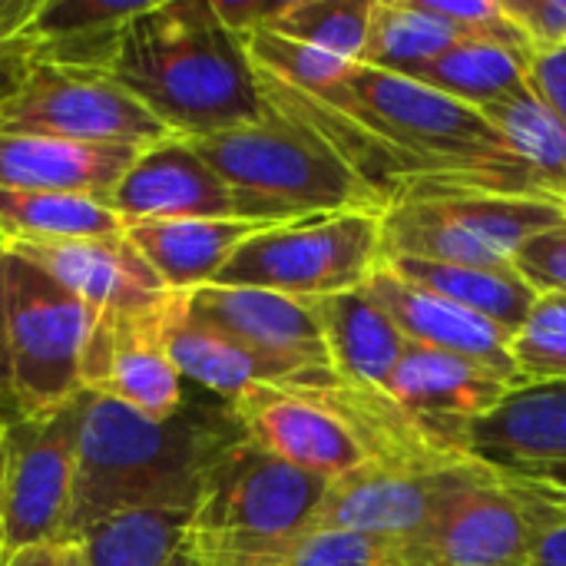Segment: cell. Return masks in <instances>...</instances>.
I'll list each match as a JSON object with an SVG mask.
<instances>
[{
	"mask_svg": "<svg viewBox=\"0 0 566 566\" xmlns=\"http://www.w3.org/2000/svg\"><path fill=\"white\" fill-rule=\"evenodd\" d=\"M245 438L232 405L192 398L169 418H146L80 395L76 481L66 541L129 511H196L216 464Z\"/></svg>",
	"mask_w": 566,
	"mask_h": 566,
	"instance_id": "cell-1",
	"label": "cell"
},
{
	"mask_svg": "<svg viewBox=\"0 0 566 566\" xmlns=\"http://www.w3.org/2000/svg\"><path fill=\"white\" fill-rule=\"evenodd\" d=\"M464 454L494 464H564L566 381L514 388L464 431Z\"/></svg>",
	"mask_w": 566,
	"mask_h": 566,
	"instance_id": "cell-21",
	"label": "cell"
},
{
	"mask_svg": "<svg viewBox=\"0 0 566 566\" xmlns=\"http://www.w3.org/2000/svg\"><path fill=\"white\" fill-rule=\"evenodd\" d=\"M0 298L20 418L73 405L83 395L80 361L96 312L7 249H0Z\"/></svg>",
	"mask_w": 566,
	"mask_h": 566,
	"instance_id": "cell-5",
	"label": "cell"
},
{
	"mask_svg": "<svg viewBox=\"0 0 566 566\" xmlns=\"http://www.w3.org/2000/svg\"><path fill=\"white\" fill-rule=\"evenodd\" d=\"M531 56L534 53H524L514 46L461 36L438 60L421 66L411 80H418L451 99H461L474 109H488L527 86Z\"/></svg>",
	"mask_w": 566,
	"mask_h": 566,
	"instance_id": "cell-28",
	"label": "cell"
},
{
	"mask_svg": "<svg viewBox=\"0 0 566 566\" xmlns=\"http://www.w3.org/2000/svg\"><path fill=\"white\" fill-rule=\"evenodd\" d=\"M395 275L415 282L441 298L458 302L461 308L497 322L507 332H521L531 308L537 305V292L514 269H478V265H444L421 259H385Z\"/></svg>",
	"mask_w": 566,
	"mask_h": 566,
	"instance_id": "cell-26",
	"label": "cell"
},
{
	"mask_svg": "<svg viewBox=\"0 0 566 566\" xmlns=\"http://www.w3.org/2000/svg\"><path fill=\"white\" fill-rule=\"evenodd\" d=\"M3 484H7V428H0V524H3Z\"/></svg>",
	"mask_w": 566,
	"mask_h": 566,
	"instance_id": "cell-46",
	"label": "cell"
},
{
	"mask_svg": "<svg viewBox=\"0 0 566 566\" xmlns=\"http://www.w3.org/2000/svg\"><path fill=\"white\" fill-rule=\"evenodd\" d=\"M76 431L80 398L46 418H20L7 428L0 554L66 541L76 481Z\"/></svg>",
	"mask_w": 566,
	"mask_h": 566,
	"instance_id": "cell-9",
	"label": "cell"
},
{
	"mask_svg": "<svg viewBox=\"0 0 566 566\" xmlns=\"http://www.w3.org/2000/svg\"><path fill=\"white\" fill-rule=\"evenodd\" d=\"M20 421L17 395H13V368H10V345H7V322H3V298H0V428Z\"/></svg>",
	"mask_w": 566,
	"mask_h": 566,
	"instance_id": "cell-42",
	"label": "cell"
},
{
	"mask_svg": "<svg viewBox=\"0 0 566 566\" xmlns=\"http://www.w3.org/2000/svg\"><path fill=\"white\" fill-rule=\"evenodd\" d=\"M109 73L179 139L265 116L245 40L219 20L212 0H149L123 27Z\"/></svg>",
	"mask_w": 566,
	"mask_h": 566,
	"instance_id": "cell-2",
	"label": "cell"
},
{
	"mask_svg": "<svg viewBox=\"0 0 566 566\" xmlns=\"http://www.w3.org/2000/svg\"><path fill=\"white\" fill-rule=\"evenodd\" d=\"M517 501L527 504V511L534 517L531 566H566V517L547 511V507H541V504H534V501H527V497H517Z\"/></svg>",
	"mask_w": 566,
	"mask_h": 566,
	"instance_id": "cell-40",
	"label": "cell"
},
{
	"mask_svg": "<svg viewBox=\"0 0 566 566\" xmlns=\"http://www.w3.org/2000/svg\"><path fill=\"white\" fill-rule=\"evenodd\" d=\"M325 491V478L305 474L242 441L209 474L192 511V537L212 544L289 541L312 527Z\"/></svg>",
	"mask_w": 566,
	"mask_h": 566,
	"instance_id": "cell-7",
	"label": "cell"
},
{
	"mask_svg": "<svg viewBox=\"0 0 566 566\" xmlns=\"http://www.w3.org/2000/svg\"><path fill=\"white\" fill-rule=\"evenodd\" d=\"M534 50L566 46V0H504Z\"/></svg>",
	"mask_w": 566,
	"mask_h": 566,
	"instance_id": "cell-37",
	"label": "cell"
},
{
	"mask_svg": "<svg viewBox=\"0 0 566 566\" xmlns=\"http://www.w3.org/2000/svg\"><path fill=\"white\" fill-rule=\"evenodd\" d=\"M514 388L521 385L478 361L408 342L381 391L444 454H464L468 424L491 415Z\"/></svg>",
	"mask_w": 566,
	"mask_h": 566,
	"instance_id": "cell-12",
	"label": "cell"
},
{
	"mask_svg": "<svg viewBox=\"0 0 566 566\" xmlns=\"http://www.w3.org/2000/svg\"><path fill=\"white\" fill-rule=\"evenodd\" d=\"M166 352L182 381L199 385L206 395L232 405L252 388H318L338 381L332 368H308L285 358L262 355L232 335L199 322L182 292H172L166 315Z\"/></svg>",
	"mask_w": 566,
	"mask_h": 566,
	"instance_id": "cell-16",
	"label": "cell"
},
{
	"mask_svg": "<svg viewBox=\"0 0 566 566\" xmlns=\"http://www.w3.org/2000/svg\"><path fill=\"white\" fill-rule=\"evenodd\" d=\"M308 302L318 318L328 368L335 371V378L352 388L381 391L408 348L395 322L368 298L365 289Z\"/></svg>",
	"mask_w": 566,
	"mask_h": 566,
	"instance_id": "cell-24",
	"label": "cell"
},
{
	"mask_svg": "<svg viewBox=\"0 0 566 566\" xmlns=\"http://www.w3.org/2000/svg\"><path fill=\"white\" fill-rule=\"evenodd\" d=\"M0 133L56 136L86 146L146 149L172 133L113 76L33 63L0 106Z\"/></svg>",
	"mask_w": 566,
	"mask_h": 566,
	"instance_id": "cell-8",
	"label": "cell"
},
{
	"mask_svg": "<svg viewBox=\"0 0 566 566\" xmlns=\"http://www.w3.org/2000/svg\"><path fill=\"white\" fill-rule=\"evenodd\" d=\"M468 458H471V454H468ZM471 461H474V468H478L484 478H491L497 488H504V491H511V494H517V497H527V501H534V504H541V507H547V511L566 517V491H560V488H554V484H547V481H541V478L517 474V471H511V468H504V464H494V461H481V458H471Z\"/></svg>",
	"mask_w": 566,
	"mask_h": 566,
	"instance_id": "cell-39",
	"label": "cell"
},
{
	"mask_svg": "<svg viewBox=\"0 0 566 566\" xmlns=\"http://www.w3.org/2000/svg\"><path fill=\"white\" fill-rule=\"evenodd\" d=\"M328 106L342 109L388 146L408 166V179L524 169L484 109L451 99L411 76L358 63L342 99Z\"/></svg>",
	"mask_w": 566,
	"mask_h": 566,
	"instance_id": "cell-4",
	"label": "cell"
},
{
	"mask_svg": "<svg viewBox=\"0 0 566 566\" xmlns=\"http://www.w3.org/2000/svg\"><path fill=\"white\" fill-rule=\"evenodd\" d=\"M245 50L262 73H269L279 83H285L298 93H308L322 103H338L352 80V70L358 66V63L338 60L332 53H322L308 43L289 40L275 30L249 33Z\"/></svg>",
	"mask_w": 566,
	"mask_h": 566,
	"instance_id": "cell-32",
	"label": "cell"
},
{
	"mask_svg": "<svg viewBox=\"0 0 566 566\" xmlns=\"http://www.w3.org/2000/svg\"><path fill=\"white\" fill-rule=\"evenodd\" d=\"M53 566H90L80 541H60L53 544Z\"/></svg>",
	"mask_w": 566,
	"mask_h": 566,
	"instance_id": "cell-45",
	"label": "cell"
},
{
	"mask_svg": "<svg viewBox=\"0 0 566 566\" xmlns=\"http://www.w3.org/2000/svg\"><path fill=\"white\" fill-rule=\"evenodd\" d=\"M119 232L123 219L103 199L0 189V245H53Z\"/></svg>",
	"mask_w": 566,
	"mask_h": 566,
	"instance_id": "cell-27",
	"label": "cell"
},
{
	"mask_svg": "<svg viewBox=\"0 0 566 566\" xmlns=\"http://www.w3.org/2000/svg\"><path fill=\"white\" fill-rule=\"evenodd\" d=\"M269 229L249 219H159V222H123L126 239L146 259L169 292H192L212 285L232 252Z\"/></svg>",
	"mask_w": 566,
	"mask_h": 566,
	"instance_id": "cell-22",
	"label": "cell"
},
{
	"mask_svg": "<svg viewBox=\"0 0 566 566\" xmlns=\"http://www.w3.org/2000/svg\"><path fill=\"white\" fill-rule=\"evenodd\" d=\"M461 461L454 464L368 461L348 471L345 478L328 481V491L308 531L415 537L428 524L444 488L461 471Z\"/></svg>",
	"mask_w": 566,
	"mask_h": 566,
	"instance_id": "cell-14",
	"label": "cell"
},
{
	"mask_svg": "<svg viewBox=\"0 0 566 566\" xmlns=\"http://www.w3.org/2000/svg\"><path fill=\"white\" fill-rule=\"evenodd\" d=\"M504 468H511V464H504ZM511 471L527 474V478H541V481H547V484L566 491V461L564 464H514Z\"/></svg>",
	"mask_w": 566,
	"mask_h": 566,
	"instance_id": "cell-43",
	"label": "cell"
},
{
	"mask_svg": "<svg viewBox=\"0 0 566 566\" xmlns=\"http://www.w3.org/2000/svg\"><path fill=\"white\" fill-rule=\"evenodd\" d=\"M375 0H285L265 27L348 63L365 60Z\"/></svg>",
	"mask_w": 566,
	"mask_h": 566,
	"instance_id": "cell-31",
	"label": "cell"
},
{
	"mask_svg": "<svg viewBox=\"0 0 566 566\" xmlns=\"http://www.w3.org/2000/svg\"><path fill=\"white\" fill-rule=\"evenodd\" d=\"M172 292L153 305L96 312L80 381L83 395L106 398L146 418H169L182 401V375L166 352V315Z\"/></svg>",
	"mask_w": 566,
	"mask_h": 566,
	"instance_id": "cell-11",
	"label": "cell"
},
{
	"mask_svg": "<svg viewBox=\"0 0 566 566\" xmlns=\"http://www.w3.org/2000/svg\"><path fill=\"white\" fill-rule=\"evenodd\" d=\"M0 249L33 262L70 295L86 302L93 312L139 308L169 295V289L146 265V259L136 252L126 232L53 242V245H0Z\"/></svg>",
	"mask_w": 566,
	"mask_h": 566,
	"instance_id": "cell-19",
	"label": "cell"
},
{
	"mask_svg": "<svg viewBox=\"0 0 566 566\" xmlns=\"http://www.w3.org/2000/svg\"><path fill=\"white\" fill-rule=\"evenodd\" d=\"M458 40L461 36L444 20L428 13L421 0H375L361 63L398 76H415Z\"/></svg>",
	"mask_w": 566,
	"mask_h": 566,
	"instance_id": "cell-29",
	"label": "cell"
},
{
	"mask_svg": "<svg viewBox=\"0 0 566 566\" xmlns=\"http://www.w3.org/2000/svg\"><path fill=\"white\" fill-rule=\"evenodd\" d=\"M189 146L239 192L252 222L282 226L308 216L388 209L385 196L325 136L269 103L259 123L209 133Z\"/></svg>",
	"mask_w": 566,
	"mask_h": 566,
	"instance_id": "cell-3",
	"label": "cell"
},
{
	"mask_svg": "<svg viewBox=\"0 0 566 566\" xmlns=\"http://www.w3.org/2000/svg\"><path fill=\"white\" fill-rule=\"evenodd\" d=\"M0 557H3V554H0Z\"/></svg>",
	"mask_w": 566,
	"mask_h": 566,
	"instance_id": "cell-47",
	"label": "cell"
},
{
	"mask_svg": "<svg viewBox=\"0 0 566 566\" xmlns=\"http://www.w3.org/2000/svg\"><path fill=\"white\" fill-rule=\"evenodd\" d=\"M182 298L199 322L232 335L235 342L262 355L308 368H328L325 338L308 298H292L249 285H202L182 292Z\"/></svg>",
	"mask_w": 566,
	"mask_h": 566,
	"instance_id": "cell-18",
	"label": "cell"
},
{
	"mask_svg": "<svg viewBox=\"0 0 566 566\" xmlns=\"http://www.w3.org/2000/svg\"><path fill=\"white\" fill-rule=\"evenodd\" d=\"M527 86L566 129V46L534 50L531 70H527Z\"/></svg>",
	"mask_w": 566,
	"mask_h": 566,
	"instance_id": "cell-38",
	"label": "cell"
},
{
	"mask_svg": "<svg viewBox=\"0 0 566 566\" xmlns=\"http://www.w3.org/2000/svg\"><path fill=\"white\" fill-rule=\"evenodd\" d=\"M143 149L86 146L56 136L0 133V189L73 192L109 202L116 182Z\"/></svg>",
	"mask_w": 566,
	"mask_h": 566,
	"instance_id": "cell-20",
	"label": "cell"
},
{
	"mask_svg": "<svg viewBox=\"0 0 566 566\" xmlns=\"http://www.w3.org/2000/svg\"><path fill=\"white\" fill-rule=\"evenodd\" d=\"M428 13L444 20L464 40H488L501 46H514L534 53L527 33L514 20L504 0H421Z\"/></svg>",
	"mask_w": 566,
	"mask_h": 566,
	"instance_id": "cell-34",
	"label": "cell"
},
{
	"mask_svg": "<svg viewBox=\"0 0 566 566\" xmlns=\"http://www.w3.org/2000/svg\"><path fill=\"white\" fill-rule=\"evenodd\" d=\"M511 352L524 385L566 381V295L537 298Z\"/></svg>",
	"mask_w": 566,
	"mask_h": 566,
	"instance_id": "cell-33",
	"label": "cell"
},
{
	"mask_svg": "<svg viewBox=\"0 0 566 566\" xmlns=\"http://www.w3.org/2000/svg\"><path fill=\"white\" fill-rule=\"evenodd\" d=\"M511 269L537 295H566V222L527 239L514 252Z\"/></svg>",
	"mask_w": 566,
	"mask_h": 566,
	"instance_id": "cell-35",
	"label": "cell"
},
{
	"mask_svg": "<svg viewBox=\"0 0 566 566\" xmlns=\"http://www.w3.org/2000/svg\"><path fill=\"white\" fill-rule=\"evenodd\" d=\"M90 566H199L189 511H129L76 537Z\"/></svg>",
	"mask_w": 566,
	"mask_h": 566,
	"instance_id": "cell-25",
	"label": "cell"
},
{
	"mask_svg": "<svg viewBox=\"0 0 566 566\" xmlns=\"http://www.w3.org/2000/svg\"><path fill=\"white\" fill-rule=\"evenodd\" d=\"M381 262V212H332L255 232L232 252L212 285L325 298L361 289Z\"/></svg>",
	"mask_w": 566,
	"mask_h": 566,
	"instance_id": "cell-6",
	"label": "cell"
},
{
	"mask_svg": "<svg viewBox=\"0 0 566 566\" xmlns=\"http://www.w3.org/2000/svg\"><path fill=\"white\" fill-rule=\"evenodd\" d=\"M361 289L395 322L405 342L478 361L524 388L517 365H514V352H511L514 332L501 328L497 322L484 315L461 308L451 298H441L415 282H405L388 265H378L375 275Z\"/></svg>",
	"mask_w": 566,
	"mask_h": 566,
	"instance_id": "cell-17",
	"label": "cell"
},
{
	"mask_svg": "<svg viewBox=\"0 0 566 566\" xmlns=\"http://www.w3.org/2000/svg\"><path fill=\"white\" fill-rule=\"evenodd\" d=\"M405 541L411 566H531L534 517L464 454L428 524Z\"/></svg>",
	"mask_w": 566,
	"mask_h": 566,
	"instance_id": "cell-10",
	"label": "cell"
},
{
	"mask_svg": "<svg viewBox=\"0 0 566 566\" xmlns=\"http://www.w3.org/2000/svg\"><path fill=\"white\" fill-rule=\"evenodd\" d=\"M212 7H216L219 20L245 40L249 33L265 30L279 17V10L285 7V0H235V3L212 0Z\"/></svg>",
	"mask_w": 566,
	"mask_h": 566,
	"instance_id": "cell-41",
	"label": "cell"
},
{
	"mask_svg": "<svg viewBox=\"0 0 566 566\" xmlns=\"http://www.w3.org/2000/svg\"><path fill=\"white\" fill-rule=\"evenodd\" d=\"M497 126L507 149L544 186V192L566 206V129L557 116L534 96L531 86L484 109Z\"/></svg>",
	"mask_w": 566,
	"mask_h": 566,
	"instance_id": "cell-30",
	"label": "cell"
},
{
	"mask_svg": "<svg viewBox=\"0 0 566 566\" xmlns=\"http://www.w3.org/2000/svg\"><path fill=\"white\" fill-rule=\"evenodd\" d=\"M146 7L149 0H36L27 23L30 60L40 66L109 73L123 27Z\"/></svg>",
	"mask_w": 566,
	"mask_h": 566,
	"instance_id": "cell-23",
	"label": "cell"
},
{
	"mask_svg": "<svg viewBox=\"0 0 566 566\" xmlns=\"http://www.w3.org/2000/svg\"><path fill=\"white\" fill-rule=\"evenodd\" d=\"M0 566H53V547H27L17 554H3Z\"/></svg>",
	"mask_w": 566,
	"mask_h": 566,
	"instance_id": "cell-44",
	"label": "cell"
},
{
	"mask_svg": "<svg viewBox=\"0 0 566 566\" xmlns=\"http://www.w3.org/2000/svg\"><path fill=\"white\" fill-rule=\"evenodd\" d=\"M36 10V0H0V106L30 73V40L27 23Z\"/></svg>",
	"mask_w": 566,
	"mask_h": 566,
	"instance_id": "cell-36",
	"label": "cell"
},
{
	"mask_svg": "<svg viewBox=\"0 0 566 566\" xmlns=\"http://www.w3.org/2000/svg\"><path fill=\"white\" fill-rule=\"evenodd\" d=\"M109 206L123 222L249 219L239 192L179 136L146 146L116 182Z\"/></svg>",
	"mask_w": 566,
	"mask_h": 566,
	"instance_id": "cell-15",
	"label": "cell"
},
{
	"mask_svg": "<svg viewBox=\"0 0 566 566\" xmlns=\"http://www.w3.org/2000/svg\"><path fill=\"white\" fill-rule=\"evenodd\" d=\"M232 411L255 448L305 474L335 481L371 461L352 424L305 388H252Z\"/></svg>",
	"mask_w": 566,
	"mask_h": 566,
	"instance_id": "cell-13",
	"label": "cell"
}]
</instances>
